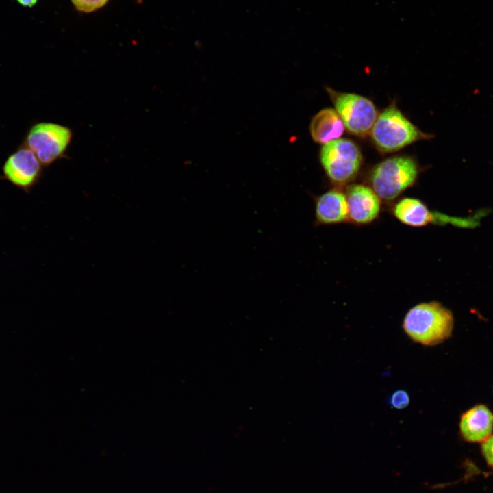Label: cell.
<instances>
[{"label":"cell","mask_w":493,"mask_h":493,"mask_svg":"<svg viewBox=\"0 0 493 493\" xmlns=\"http://www.w3.org/2000/svg\"><path fill=\"white\" fill-rule=\"evenodd\" d=\"M418 174V166L412 158L395 156L374 167L370 183L381 199L392 201L414 184Z\"/></svg>","instance_id":"3"},{"label":"cell","mask_w":493,"mask_h":493,"mask_svg":"<svg viewBox=\"0 0 493 493\" xmlns=\"http://www.w3.org/2000/svg\"><path fill=\"white\" fill-rule=\"evenodd\" d=\"M459 427L462 436L467 441H484L492 432L493 415L485 405H477L462 415Z\"/></svg>","instance_id":"11"},{"label":"cell","mask_w":493,"mask_h":493,"mask_svg":"<svg viewBox=\"0 0 493 493\" xmlns=\"http://www.w3.org/2000/svg\"><path fill=\"white\" fill-rule=\"evenodd\" d=\"M392 214L401 223L411 227H423L430 223L473 227L479 224L477 215L473 217H453L431 211L420 200L405 197L399 200L392 208Z\"/></svg>","instance_id":"7"},{"label":"cell","mask_w":493,"mask_h":493,"mask_svg":"<svg viewBox=\"0 0 493 493\" xmlns=\"http://www.w3.org/2000/svg\"><path fill=\"white\" fill-rule=\"evenodd\" d=\"M344 127L336 110L325 108L313 117L309 130L315 142L325 144L338 139L343 134Z\"/></svg>","instance_id":"12"},{"label":"cell","mask_w":493,"mask_h":493,"mask_svg":"<svg viewBox=\"0 0 493 493\" xmlns=\"http://www.w3.org/2000/svg\"><path fill=\"white\" fill-rule=\"evenodd\" d=\"M320 162L329 179L337 184H345L358 173L362 156L352 140L338 138L323 145Z\"/></svg>","instance_id":"5"},{"label":"cell","mask_w":493,"mask_h":493,"mask_svg":"<svg viewBox=\"0 0 493 493\" xmlns=\"http://www.w3.org/2000/svg\"><path fill=\"white\" fill-rule=\"evenodd\" d=\"M108 0H71L75 7L81 12H90L103 6Z\"/></svg>","instance_id":"14"},{"label":"cell","mask_w":493,"mask_h":493,"mask_svg":"<svg viewBox=\"0 0 493 493\" xmlns=\"http://www.w3.org/2000/svg\"><path fill=\"white\" fill-rule=\"evenodd\" d=\"M71 138V131L66 126L39 122L30 127L22 144L36 155L42 166H48L62 157Z\"/></svg>","instance_id":"4"},{"label":"cell","mask_w":493,"mask_h":493,"mask_svg":"<svg viewBox=\"0 0 493 493\" xmlns=\"http://www.w3.org/2000/svg\"><path fill=\"white\" fill-rule=\"evenodd\" d=\"M454 325L451 312L436 301L420 303L405 314L403 329L414 342L435 346L451 334Z\"/></svg>","instance_id":"1"},{"label":"cell","mask_w":493,"mask_h":493,"mask_svg":"<svg viewBox=\"0 0 493 493\" xmlns=\"http://www.w3.org/2000/svg\"><path fill=\"white\" fill-rule=\"evenodd\" d=\"M335 108L347 130L357 136L369 134L377 117L374 103L368 98L328 89Z\"/></svg>","instance_id":"6"},{"label":"cell","mask_w":493,"mask_h":493,"mask_svg":"<svg viewBox=\"0 0 493 493\" xmlns=\"http://www.w3.org/2000/svg\"><path fill=\"white\" fill-rule=\"evenodd\" d=\"M481 449L487 462L493 466V435L488 437L483 441Z\"/></svg>","instance_id":"15"},{"label":"cell","mask_w":493,"mask_h":493,"mask_svg":"<svg viewBox=\"0 0 493 493\" xmlns=\"http://www.w3.org/2000/svg\"><path fill=\"white\" fill-rule=\"evenodd\" d=\"M18 4L26 8H32L34 6L38 0H16Z\"/></svg>","instance_id":"16"},{"label":"cell","mask_w":493,"mask_h":493,"mask_svg":"<svg viewBox=\"0 0 493 493\" xmlns=\"http://www.w3.org/2000/svg\"><path fill=\"white\" fill-rule=\"evenodd\" d=\"M315 218L319 225H334L349 220L346 194L337 189L330 190L315 200Z\"/></svg>","instance_id":"10"},{"label":"cell","mask_w":493,"mask_h":493,"mask_svg":"<svg viewBox=\"0 0 493 493\" xmlns=\"http://www.w3.org/2000/svg\"><path fill=\"white\" fill-rule=\"evenodd\" d=\"M349 220L357 225L374 221L381 211V199L371 187L353 184L346 192Z\"/></svg>","instance_id":"9"},{"label":"cell","mask_w":493,"mask_h":493,"mask_svg":"<svg viewBox=\"0 0 493 493\" xmlns=\"http://www.w3.org/2000/svg\"><path fill=\"white\" fill-rule=\"evenodd\" d=\"M409 396L404 390H398L389 398V405L397 409L405 408L409 403Z\"/></svg>","instance_id":"13"},{"label":"cell","mask_w":493,"mask_h":493,"mask_svg":"<svg viewBox=\"0 0 493 493\" xmlns=\"http://www.w3.org/2000/svg\"><path fill=\"white\" fill-rule=\"evenodd\" d=\"M370 132L374 143L384 153L398 151L417 140L429 138L428 134L419 130L394 105L377 116Z\"/></svg>","instance_id":"2"},{"label":"cell","mask_w":493,"mask_h":493,"mask_svg":"<svg viewBox=\"0 0 493 493\" xmlns=\"http://www.w3.org/2000/svg\"><path fill=\"white\" fill-rule=\"evenodd\" d=\"M42 174L41 162L29 148L21 144L5 161L1 179L27 194L38 183Z\"/></svg>","instance_id":"8"}]
</instances>
